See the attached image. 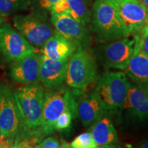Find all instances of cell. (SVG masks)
Here are the masks:
<instances>
[{
	"label": "cell",
	"mask_w": 148,
	"mask_h": 148,
	"mask_svg": "<svg viewBox=\"0 0 148 148\" xmlns=\"http://www.w3.org/2000/svg\"><path fill=\"white\" fill-rule=\"evenodd\" d=\"M90 28L99 41H112L129 36L114 5L108 0H95L92 6Z\"/></svg>",
	"instance_id": "6da1fadb"
},
{
	"label": "cell",
	"mask_w": 148,
	"mask_h": 148,
	"mask_svg": "<svg viewBox=\"0 0 148 148\" xmlns=\"http://www.w3.org/2000/svg\"><path fill=\"white\" fill-rule=\"evenodd\" d=\"M14 94L21 114L23 132H41L40 128L45 94L42 86L38 84L25 85L14 90Z\"/></svg>",
	"instance_id": "7a4b0ae2"
},
{
	"label": "cell",
	"mask_w": 148,
	"mask_h": 148,
	"mask_svg": "<svg viewBox=\"0 0 148 148\" xmlns=\"http://www.w3.org/2000/svg\"><path fill=\"white\" fill-rule=\"evenodd\" d=\"M71 88L60 86L45 92L40 128L44 136L54 132L56 120L64 111L77 116V96L81 90Z\"/></svg>",
	"instance_id": "3957f363"
},
{
	"label": "cell",
	"mask_w": 148,
	"mask_h": 148,
	"mask_svg": "<svg viewBox=\"0 0 148 148\" xmlns=\"http://www.w3.org/2000/svg\"><path fill=\"white\" fill-rule=\"evenodd\" d=\"M130 83L122 71H107L97 77L95 90L108 112H115L124 108Z\"/></svg>",
	"instance_id": "277c9868"
},
{
	"label": "cell",
	"mask_w": 148,
	"mask_h": 148,
	"mask_svg": "<svg viewBox=\"0 0 148 148\" xmlns=\"http://www.w3.org/2000/svg\"><path fill=\"white\" fill-rule=\"evenodd\" d=\"M96 58L88 47H79L68 61L65 83L69 88L84 90L98 77Z\"/></svg>",
	"instance_id": "5b68a950"
},
{
	"label": "cell",
	"mask_w": 148,
	"mask_h": 148,
	"mask_svg": "<svg viewBox=\"0 0 148 148\" xmlns=\"http://www.w3.org/2000/svg\"><path fill=\"white\" fill-rule=\"evenodd\" d=\"M13 25L29 43L37 47H42L55 32L45 14L40 11L28 14H16L13 18Z\"/></svg>",
	"instance_id": "8992f818"
},
{
	"label": "cell",
	"mask_w": 148,
	"mask_h": 148,
	"mask_svg": "<svg viewBox=\"0 0 148 148\" xmlns=\"http://www.w3.org/2000/svg\"><path fill=\"white\" fill-rule=\"evenodd\" d=\"M134 39L127 37L105 42L92 53L106 69L123 70L132 56Z\"/></svg>",
	"instance_id": "52a82bcc"
},
{
	"label": "cell",
	"mask_w": 148,
	"mask_h": 148,
	"mask_svg": "<svg viewBox=\"0 0 148 148\" xmlns=\"http://www.w3.org/2000/svg\"><path fill=\"white\" fill-rule=\"evenodd\" d=\"M22 125L14 90L8 84L0 82V133L5 136L16 137Z\"/></svg>",
	"instance_id": "ba28073f"
},
{
	"label": "cell",
	"mask_w": 148,
	"mask_h": 148,
	"mask_svg": "<svg viewBox=\"0 0 148 148\" xmlns=\"http://www.w3.org/2000/svg\"><path fill=\"white\" fill-rule=\"evenodd\" d=\"M36 51V48L14 27L8 23L0 26V53L5 60L12 62Z\"/></svg>",
	"instance_id": "9c48e42d"
},
{
	"label": "cell",
	"mask_w": 148,
	"mask_h": 148,
	"mask_svg": "<svg viewBox=\"0 0 148 148\" xmlns=\"http://www.w3.org/2000/svg\"><path fill=\"white\" fill-rule=\"evenodd\" d=\"M115 8L129 34H136L148 16V6L140 0H108Z\"/></svg>",
	"instance_id": "30bf717a"
},
{
	"label": "cell",
	"mask_w": 148,
	"mask_h": 148,
	"mask_svg": "<svg viewBox=\"0 0 148 148\" xmlns=\"http://www.w3.org/2000/svg\"><path fill=\"white\" fill-rule=\"evenodd\" d=\"M51 21L57 32L73 42L79 47H88L91 36L87 27L73 19L66 13L51 14Z\"/></svg>",
	"instance_id": "8fae6325"
},
{
	"label": "cell",
	"mask_w": 148,
	"mask_h": 148,
	"mask_svg": "<svg viewBox=\"0 0 148 148\" xmlns=\"http://www.w3.org/2000/svg\"><path fill=\"white\" fill-rule=\"evenodd\" d=\"M40 55L37 52L12 61L10 77L14 82L25 85L38 84L39 82Z\"/></svg>",
	"instance_id": "7c38bea8"
},
{
	"label": "cell",
	"mask_w": 148,
	"mask_h": 148,
	"mask_svg": "<svg viewBox=\"0 0 148 148\" xmlns=\"http://www.w3.org/2000/svg\"><path fill=\"white\" fill-rule=\"evenodd\" d=\"M69 60H55L42 54L39 66V82L48 90L62 86L65 82Z\"/></svg>",
	"instance_id": "4fadbf2b"
},
{
	"label": "cell",
	"mask_w": 148,
	"mask_h": 148,
	"mask_svg": "<svg viewBox=\"0 0 148 148\" xmlns=\"http://www.w3.org/2000/svg\"><path fill=\"white\" fill-rule=\"evenodd\" d=\"M133 53L123 69L124 73L134 83L148 85V56L142 48V39L138 34H134Z\"/></svg>",
	"instance_id": "5bb4252c"
},
{
	"label": "cell",
	"mask_w": 148,
	"mask_h": 148,
	"mask_svg": "<svg viewBox=\"0 0 148 148\" xmlns=\"http://www.w3.org/2000/svg\"><path fill=\"white\" fill-rule=\"evenodd\" d=\"M108 112L95 90L85 94L77 100V116L84 127H89Z\"/></svg>",
	"instance_id": "9a60e30c"
},
{
	"label": "cell",
	"mask_w": 148,
	"mask_h": 148,
	"mask_svg": "<svg viewBox=\"0 0 148 148\" xmlns=\"http://www.w3.org/2000/svg\"><path fill=\"white\" fill-rule=\"evenodd\" d=\"M124 108L140 121L148 119V85L130 84Z\"/></svg>",
	"instance_id": "2e32d148"
},
{
	"label": "cell",
	"mask_w": 148,
	"mask_h": 148,
	"mask_svg": "<svg viewBox=\"0 0 148 148\" xmlns=\"http://www.w3.org/2000/svg\"><path fill=\"white\" fill-rule=\"evenodd\" d=\"M77 49V45L60 33L55 32L41 47V52L55 60H69Z\"/></svg>",
	"instance_id": "e0dca14e"
},
{
	"label": "cell",
	"mask_w": 148,
	"mask_h": 148,
	"mask_svg": "<svg viewBox=\"0 0 148 148\" xmlns=\"http://www.w3.org/2000/svg\"><path fill=\"white\" fill-rule=\"evenodd\" d=\"M90 132L97 147L100 145L115 144L119 141L117 132L111 120L105 115L90 126Z\"/></svg>",
	"instance_id": "ac0fdd59"
},
{
	"label": "cell",
	"mask_w": 148,
	"mask_h": 148,
	"mask_svg": "<svg viewBox=\"0 0 148 148\" xmlns=\"http://www.w3.org/2000/svg\"><path fill=\"white\" fill-rule=\"evenodd\" d=\"M69 5L68 14L80 24L86 26L90 21L91 11L84 0H67Z\"/></svg>",
	"instance_id": "d6986e66"
},
{
	"label": "cell",
	"mask_w": 148,
	"mask_h": 148,
	"mask_svg": "<svg viewBox=\"0 0 148 148\" xmlns=\"http://www.w3.org/2000/svg\"><path fill=\"white\" fill-rule=\"evenodd\" d=\"M31 3L32 0H0V16L6 17L18 11L26 10Z\"/></svg>",
	"instance_id": "ffe728a7"
},
{
	"label": "cell",
	"mask_w": 148,
	"mask_h": 148,
	"mask_svg": "<svg viewBox=\"0 0 148 148\" xmlns=\"http://www.w3.org/2000/svg\"><path fill=\"white\" fill-rule=\"evenodd\" d=\"M72 148H97L95 140L90 132H84L77 136L70 143Z\"/></svg>",
	"instance_id": "44dd1931"
},
{
	"label": "cell",
	"mask_w": 148,
	"mask_h": 148,
	"mask_svg": "<svg viewBox=\"0 0 148 148\" xmlns=\"http://www.w3.org/2000/svg\"><path fill=\"white\" fill-rule=\"evenodd\" d=\"M75 117V116L71 111H64L56 120L54 124L55 130L62 131L69 129L71 126L72 119Z\"/></svg>",
	"instance_id": "7402d4cb"
},
{
	"label": "cell",
	"mask_w": 148,
	"mask_h": 148,
	"mask_svg": "<svg viewBox=\"0 0 148 148\" xmlns=\"http://www.w3.org/2000/svg\"><path fill=\"white\" fill-rule=\"evenodd\" d=\"M69 10V5L67 0H58L51 8L50 12L51 14L62 13L68 14Z\"/></svg>",
	"instance_id": "603a6c76"
},
{
	"label": "cell",
	"mask_w": 148,
	"mask_h": 148,
	"mask_svg": "<svg viewBox=\"0 0 148 148\" xmlns=\"http://www.w3.org/2000/svg\"><path fill=\"white\" fill-rule=\"evenodd\" d=\"M36 148H60L61 144L59 143L58 140L53 136H49L41 140L35 146Z\"/></svg>",
	"instance_id": "cb8c5ba5"
},
{
	"label": "cell",
	"mask_w": 148,
	"mask_h": 148,
	"mask_svg": "<svg viewBox=\"0 0 148 148\" xmlns=\"http://www.w3.org/2000/svg\"><path fill=\"white\" fill-rule=\"evenodd\" d=\"M58 0H32V2L42 10L50 11L51 8Z\"/></svg>",
	"instance_id": "d4e9b609"
},
{
	"label": "cell",
	"mask_w": 148,
	"mask_h": 148,
	"mask_svg": "<svg viewBox=\"0 0 148 148\" xmlns=\"http://www.w3.org/2000/svg\"><path fill=\"white\" fill-rule=\"evenodd\" d=\"M15 138L14 136H5L0 134V148L14 147Z\"/></svg>",
	"instance_id": "484cf974"
},
{
	"label": "cell",
	"mask_w": 148,
	"mask_h": 148,
	"mask_svg": "<svg viewBox=\"0 0 148 148\" xmlns=\"http://www.w3.org/2000/svg\"><path fill=\"white\" fill-rule=\"evenodd\" d=\"M137 34H139L142 38H145L148 36V16L146 18L145 22L143 23V26H142L140 31Z\"/></svg>",
	"instance_id": "4316f807"
},
{
	"label": "cell",
	"mask_w": 148,
	"mask_h": 148,
	"mask_svg": "<svg viewBox=\"0 0 148 148\" xmlns=\"http://www.w3.org/2000/svg\"><path fill=\"white\" fill-rule=\"evenodd\" d=\"M135 147L139 148H148V136L138 142Z\"/></svg>",
	"instance_id": "83f0119b"
},
{
	"label": "cell",
	"mask_w": 148,
	"mask_h": 148,
	"mask_svg": "<svg viewBox=\"0 0 148 148\" xmlns=\"http://www.w3.org/2000/svg\"><path fill=\"white\" fill-rule=\"evenodd\" d=\"M142 48L144 52L148 56V36L142 39Z\"/></svg>",
	"instance_id": "f1b7e54d"
},
{
	"label": "cell",
	"mask_w": 148,
	"mask_h": 148,
	"mask_svg": "<svg viewBox=\"0 0 148 148\" xmlns=\"http://www.w3.org/2000/svg\"><path fill=\"white\" fill-rule=\"evenodd\" d=\"M140 1H142V2H143L145 4L148 6V0H140Z\"/></svg>",
	"instance_id": "f546056e"
},
{
	"label": "cell",
	"mask_w": 148,
	"mask_h": 148,
	"mask_svg": "<svg viewBox=\"0 0 148 148\" xmlns=\"http://www.w3.org/2000/svg\"><path fill=\"white\" fill-rule=\"evenodd\" d=\"M3 23V17H1V16H0V26L2 25Z\"/></svg>",
	"instance_id": "4dcf8cb0"
},
{
	"label": "cell",
	"mask_w": 148,
	"mask_h": 148,
	"mask_svg": "<svg viewBox=\"0 0 148 148\" xmlns=\"http://www.w3.org/2000/svg\"><path fill=\"white\" fill-rule=\"evenodd\" d=\"M0 134H1V133H0Z\"/></svg>",
	"instance_id": "1f68e13d"
}]
</instances>
